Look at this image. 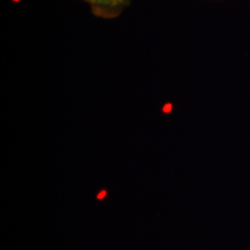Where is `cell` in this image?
<instances>
[{
  "instance_id": "6da1fadb",
  "label": "cell",
  "mask_w": 250,
  "mask_h": 250,
  "mask_svg": "<svg viewBox=\"0 0 250 250\" xmlns=\"http://www.w3.org/2000/svg\"><path fill=\"white\" fill-rule=\"evenodd\" d=\"M98 13L117 14L130 5L131 0H83Z\"/></svg>"
}]
</instances>
